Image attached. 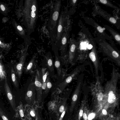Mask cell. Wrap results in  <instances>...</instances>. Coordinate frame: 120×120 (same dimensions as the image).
I'll list each match as a JSON object with an SVG mask.
<instances>
[{"mask_svg":"<svg viewBox=\"0 0 120 120\" xmlns=\"http://www.w3.org/2000/svg\"><path fill=\"white\" fill-rule=\"evenodd\" d=\"M38 7L36 0H26L23 16L28 36L34 31L38 16Z\"/></svg>","mask_w":120,"mask_h":120,"instance_id":"1","label":"cell"},{"mask_svg":"<svg viewBox=\"0 0 120 120\" xmlns=\"http://www.w3.org/2000/svg\"><path fill=\"white\" fill-rule=\"evenodd\" d=\"M99 51L118 66H120V51L116 47L107 42L105 39L99 36L94 38Z\"/></svg>","mask_w":120,"mask_h":120,"instance_id":"2","label":"cell"},{"mask_svg":"<svg viewBox=\"0 0 120 120\" xmlns=\"http://www.w3.org/2000/svg\"><path fill=\"white\" fill-rule=\"evenodd\" d=\"M81 28L86 36L90 44L92 46L91 50L89 54V56L94 66L96 79H98L100 78L99 75V71L100 70L101 72H103L98 56L96 43L94 38L93 37L88 29L84 26H82Z\"/></svg>","mask_w":120,"mask_h":120,"instance_id":"3","label":"cell"},{"mask_svg":"<svg viewBox=\"0 0 120 120\" xmlns=\"http://www.w3.org/2000/svg\"><path fill=\"white\" fill-rule=\"evenodd\" d=\"M61 0H56L53 8L51 10L48 27L52 41H55L59 13L61 6Z\"/></svg>","mask_w":120,"mask_h":120,"instance_id":"4","label":"cell"},{"mask_svg":"<svg viewBox=\"0 0 120 120\" xmlns=\"http://www.w3.org/2000/svg\"><path fill=\"white\" fill-rule=\"evenodd\" d=\"M69 46L68 51L65 56L60 59L62 65L70 64L73 65L75 63L76 56L77 50L79 45V42L76 41L72 35L69 41Z\"/></svg>","mask_w":120,"mask_h":120,"instance_id":"5","label":"cell"},{"mask_svg":"<svg viewBox=\"0 0 120 120\" xmlns=\"http://www.w3.org/2000/svg\"><path fill=\"white\" fill-rule=\"evenodd\" d=\"M84 65L82 64L77 66L67 76L62 82L55 86L60 92L63 91L66 87L70 82L76 78H77L79 75L84 70Z\"/></svg>","mask_w":120,"mask_h":120,"instance_id":"6","label":"cell"},{"mask_svg":"<svg viewBox=\"0 0 120 120\" xmlns=\"http://www.w3.org/2000/svg\"><path fill=\"white\" fill-rule=\"evenodd\" d=\"M71 29V26L69 23H68V21H66L64 29L60 40V44L59 47L60 52V59L65 56L67 52Z\"/></svg>","mask_w":120,"mask_h":120,"instance_id":"7","label":"cell"},{"mask_svg":"<svg viewBox=\"0 0 120 120\" xmlns=\"http://www.w3.org/2000/svg\"><path fill=\"white\" fill-rule=\"evenodd\" d=\"M93 10L92 14L94 16L97 15H100L109 23L115 26L117 29H120V20L108 13L102 9L98 4L94 3V6L93 8Z\"/></svg>","mask_w":120,"mask_h":120,"instance_id":"8","label":"cell"},{"mask_svg":"<svg viewBox=\"0 0 120 120\" xmlns=\"http://www.w3.org/2000/svg\"><path fill=\"white\" fill-rule=\"evenodd\" d=\"M82 18L86 23L90 25L94 28L97 34V36L107 39L112 44L115 45L111 37L109 36L106 34L102 27L92 18L86 16H83Z\"/></svg>","mask_w":120,"mask_h":120,"instance_id":"9","label":"cell"},{"mask_svg":"<svg viewBox=\"0 0 120 120\" xmlns=\"http://www.w3.org/2000/svg\"><path fill=\"white\" fill-rule=\"evenodd\" d=\"M52 46L55 56L54 65L57 71V80L56 85H57L62 82L65 77L64 76L62 64L59 55L58 48L54 43Z\"/></svg>","mask_w":120,"mask_h":120,"instance_id":"10","label":"cell"},{"mask_svg":"<svg viewBox=\"0 0 120 120\" xmlns=\"http://www.w3.org/2000/svg\"><path fill=\"white\" fill-rule=\"evenodd\" d=\"M42 66V67L46 68L49 72L50 77L55 81L54 63L50 52H48L44 56Z\"/></svg>","mask_w":120,"mask_h":120,"instance_id":"11","label":"cell"},{"mask_svg":"<svg viewBox=\"0 0 120 120\" xmlns=\"http://www.w3.org/2000/svg\"><path fill=\"white\" fill-rule=\"evenodd\" d=\"M34 71V84L37 93V100L39 103L41 101L42 94V82L40 74V69L38 66H36Z\"/></svg>","mask_w":120,"mask_h":120,"instance_id":"12","label":"cell"},{"mask_svg":"<svg viewBox=\"0 0 120 120\" xmlns=\"http://www.w3.org/2000/svg\"><path fill=\"white\" fill-rule=\"evenodd\" d=\"M66 17V13L62 11L59 17L56 36L55 43L57 46L60 43V40L63 31Z\"/></svg>","mask_w":120,"mask_h":120,"instance_id":"13","label":"cell"},{"mask_svg":"<svg viewBox=\"0 0 120 120\" xmlns=\"http://www.w3.org/2000/svg\"><path fill=\"white\" fill-rule=\"evenodd\" d=\"M27 49L23 52L18 63L16 66L17 73L19 78L20 79L22 73L23 66L27 55Z\"/></svg>","mask_w":120,"mask_h":120,"instance_id":"14","label":"cell"},{"mask_svg":"<svg viewBox=\"0 0 120 120\" xmlns=\"http://www.w3.org/2000/svg\"><path fill=\"white\" fill-rule=\"evenodd\" d=\"M4 88L8 99L13 109L14 110L15 108L13 96L6 78L5 79Z\"/></svg>","mask_w":120,"mask_h":120,"instance_id":"15","label":"cell"},{"mask_svg":"<svg viewBox=\"0 0 120 120\" xmlns=\"http://www.w3.org/2000/svg\"><path fill=\"white\" fill-rule=\"evenodd\" d=\"M36 56L34 55L26 66L25 70V73L32 74L34 72V69L36 66Z\"/></svg>","mask_w":120,"mask_h":120,"instance_id":"16","label":"cell"},{"mask_svg":"<svg viewBox=\"0 0 120 120\" xmlns=\"http://www.w3.org/2000/svg\"><path fill=\"white\" fill-rule=\"evenodd\" d=\"M40 74L42 82V92L45 89L46 86V79L47 76L49 75L48 71L46 68L42 67L40 69Z\"/></svg>","mask_w":120,"mask_h":120,"instance_id":"17","label":"cell"},{"mask_svg":"<svg viewBox=\"0 0 120 120\" xmlns=\"http://www.w3.org/2000/svg\"><path fill=\"white\" fill-rule=\"evenodd\" d=\"M104 28L110 33L112 38L113 39L116 43L120 45V34L109 26L104 25Z\"/></svg>","mask_w":120,"mask_h":120,"instance_id":"18","label":"cell"},{"mask_svg":"<svg viewBox=\"0 0 120 120\" xmlns=\"http://www.w3.org/2000/svg\"><path fill=\"white\" fill-rule=\"evenodd\" d=\"M94 3H99L114 9L117 12H119L120 9L117 6L114 5L109 0H92Z\"/></svg>","mask_w":120,"mask_h":120,"instance_id":"19","label":"cell"},{"mask_svg":"<svg viewBox=\"0 0 120 120\" xmlns=\"http://www.w3.org/2000/svg\"><path fill=\"white\" fill-rule=\"evenodd\" d=\"M13 25L15 30L21 36H25V31L23 28L15 21L13 22Z\"/></svg>","mask_w":120,"mask_h":120,"instance_id":"20","label":"cell"},{"mask_svg":"<svg viewBox=\"0 0 120 120\" xmlns=\"http://www.w3.org/2000/svg\"><path fill=\"white\" fill-rule=\"evenodd\" d=\"M46 82V86L44 93V94L45 95L48 94L50 90L51 89L52 86V83L49 75L47 77Z\"/></svg>","mask_w":120,"mask_h":120,"instance_id":"21","label":"cell"},{"mask_svg":"<svg viewBox=\"0 0 120 120\" xmlns=\"http://www.w3.org/2000/svg\"><path fill=\"white\" fill-rule=\"evenodd\" d=\"M11 76L12 81L16 87H18L19 84L17 78L16 76L14 70L12 67L11 69Z\"/></svg>","mask_w":120,"mask_h":120,"instance_id":"22","label":"cell"},{"mask_svg":"<svg viewBox=\"0 0 120 120\" xmlns=\"http://www.w3.org/2000/svg\"><path fill=\"white\" fill-rule=\"evenodd\" d=\"M0 116L3 120H9L8 116L0 108Z\"/></svg>","mask_w":120,"mask_h":120,"instance_id":"23","label":"cell"},{"mask_svg":"<svg viewBox=\"0 0 120 120\" xmlns=\"http://www.w3.org/2000/svg\"><path fill=\"white\" fill-rule=\"evenodd\" d=\"M0 9L3 12H5L7 10V8L6 6L2 4H0Z\"/></svg>","mask_w":120,"mask_h":120,"instance_id":"24","label":"cell"},{"mask_svg":"<svg viewBox=\"0 0 120 120\" xmlns=\"http://www.w3.org/2000/svg\"><path fill=\"white\" fill-rule=\"evenodd\" d=\"M95 114L94 113H90L88 116V119L91 120L93 119L95 117Z\"/></svg>","mask_w":120,"mask_h":120,"instance_id":"25","label":"cell"},{"mask_svg":"<svg viewBox=\"0 0 120 120\" xmlns=\"http://www.w3.org/2000/svg\"><path fill=\"white\" fill-rule=\"evenodd\" d=\"M0 46L2 48L6 49L7 48L8 46L6 44L3 43L0 40Z\"/></svg>","mask_w":120,"mask_h":120,"instance_id":"26","label":"cell"},{"mask_svg":"<svg viewBox=\"0 0 120 120\" xmlns=\"http://www.w3.org/2000/svg\"><path fill=\"white\" fill-rule=\"evenodd\" d=\"M64 106L62 105L59 108V111L60 112H62L64 110Z\"/></svg>","mask_w":120,"mask_h":120,"instance_id":"27","label":"cell"},{"mask_svg":"<svg viewBox=\"0 0 120 120\" xmlns=\"http://www.w3.org/2000/svg\"><path fill=\"white\" fill-rule=\"evenodd\" d=\"M30 115L32 117H34L35 116V113L33 109L31 110L30 112Z\"/></svg>","mask_w":120,"mask_h":120,"instance_id":"28","label":"cell"},{"mask_svg":"<svg viewBox=\"0 0 120 120\" xmlns=\"http://www.w3.org/2000/svg\"><path fill=\"white\" fill-rule=\"evenodd\" d=\"M19 112L21 117H23L24 116V113L23 110L22 109H20L19 110Z\"/></svg>","mask_w":120,"mask_h":120,"instance_id":"29","label":"cell"},{"mask_svg":"<svg viewBox=\"0 0 120 120\" xmlns=\"http://www.w3.org/2000/svg\"><path fill=\"white\" fill-rule=\"evenodd\" d=\"M66 110H64L62 112L59 120H62L65 113Z\"/></svg>","mask_w":120,"mask_h":120,"instance_id":"30","label":"cell"},{"mask_svg":"<svg viewBox=\"0 0 120 120\" xmlns=\"http://www.w3.org/2000/svg\"><path fill=\"white\" fill-rule=\"evenodd\" d=\"M83 117L85 120H87V118L86 114L85 113H84L83 114Z\"/></svg>","mask_w":120,"mask_h":120,"instance_id":"31","label":"cell"},{"mask_svg":"<svg viewBox=\"0 0 120 120\" xmlns=\"http://www.w3.org/2000/svg\"><path fill=\"white\" fill-rule=\"evenodd\" d=\"M102 113L104 115H106L107 114V112L106 110L105 109H103L102 110Z\"/></svg>","mask_w":120,"mask_h":120,"instance_id":"32","label":"cell"},{"mask_svg":"<svg viewBox=\"0 0 120 120\" xmlns=\"http://www.w3.org/2000/svg\"><path fill=\"white\" fill-rule=\"evenodd\" d=\"M83 111L82 109H81L80 110L79 113V115L81 117L83 115Z\"/></svg>","mask_w":120,"mask_h":120,"instance_id":"33","label":"cell"},{"mask_svg":"<svg viewBox=\"0 0 120 120\" xmlns=\"http://www.w3.org/2000/svg\"><path fill=\"white\" fill-rule=\"evenodd\" d=\"M35 120H38L37 113V115L36 116Z\"/></svg>","mask_w":120,"mask_h":120,"instance_id":"34","label":"cell"}]
</instances>
